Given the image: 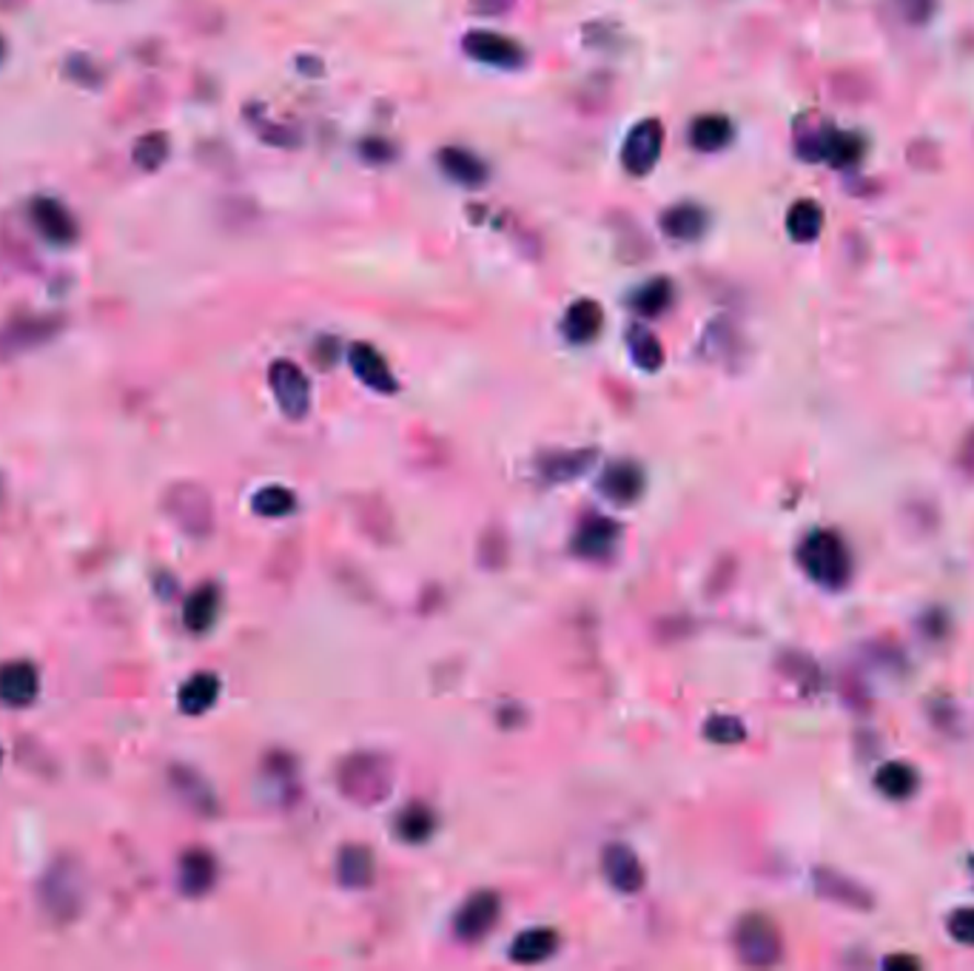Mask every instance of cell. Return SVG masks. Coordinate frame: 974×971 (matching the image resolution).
<instances>
[{"mask_svg":"<svg viewBox=\"0 0 974 971\" xmlns=\"http://www.w3.org/2000/svg\"><path fill=\"white\" fill-rule=\"evenodd\" d=\"M798 564L824 590H844L855 575L852 550L835 530H812L798 545Z\"/></svg>","mask_w":974,"mask_h":971,"instance_id":"obj_1","label":"cell"},{"mask_svg":"<svg viewBox=\"0 0 974 971\" xmlns=\"http://www.w3.org/2000/svg\"><path fill=\"white\" fill-rule=\"evenodd\" d=\"M439 165L454 183L470 185V189L482 185L484 180H488V174H491L488 165H484L473 151L456 149V146H448V149L439 151Z\"/></svg>","mask_w":974,"mask_h":971,"instance_id":"obj_23","label":"cell"},{"mask_svg":"<svg viewBox=\"0 0 974 971\" xmlns=\"http://www.w3.org/2000/svg\"><path fill=\"white\" fill-rule=\"evenodd\" d=\"M217 883V860L211 852L192 849L180 858V889L188 898H203Z\"/></svg>","mask_w":974,"mask_h":971,"instance_id":"obj_18","label":"cell"},{"mask_svg":"<svg viewBox=\"0 0 974 971\" xmlns=\"http://www.w3.org/2000/svg\"><path fill=\"white\" fill-rule=\"evenodd\" d=\"M217 695H220V678L214 673H197L185 681L177 701L185 716H203L217 704Z\"/></svg>","mask_w":974,"mask_h":971,"instance_id":"obj_28","label":"cell"},{"mask_svg":"<svg viewBox=\"0 0 974 971\" xmlns=\"http://www.w3.org/2000/svg\"><path fill=\"white\" fill-rule=\"evenodd\" d=\"M169 157V137L163 132H151V135L140 137L135 146V163L146 171H157L165 163Z\"/></svg>","mask_w":974,"mask_h":971,"instance_id":"obj_36","label":"cell"},{"mask_svg":"<svg viewBox=\"0 0 974 971\" xmlns=\"http://www.w3.org/2000/svg\"><path fill=\"white\" fill-rule=\"evenodd\" d=\"M735 951L744 963L755 966V969L776 966L783 958L781 932L764 915L741 917L735 926Z\"/></svg>","mask_w":974,"mask_h":971,"instance_id":"obj_5","label":"cell"},{"mask_svg":"<svg viewBox=\"0 0 974 971\" xmlns=\"http://www.w3.org/2000/svg\"><path fill=\"white\" fill-rule=\"evenodd\" d=\"M559 946V935L553 929H527L511 946V958L522 966H534L548 960Z\"/></svg>","mask_w":974,"mask_h":971,"instance_id":"obj_29","label":"cell"},{"mask_svg":"<svg viewBox=\"0 0 974 971\" xmlns=\"http://www.w3.org/2000/svg\"><path fill=\"white\" fill-rule=\"evenodd\" d=\"M477 14H502L513 7V0H470Z\"/></svg>","mask_w":974,"mask_h":971,"instance_id":"obj_44","label":"cell"},{"mask_svg":"<svg viewBox=\"0 0 974 971\" xmlns=\"http://www.w3.org/2000/svg\"><path fill=\"white\" fill-rule=\"evenodd\" d=\"M664 146V126L658 121H641L639 126L627 135L624 149H621V163L633 178H644L658 163Z\"/></svg>","mask_w":974,"mask_h":971,"instance_id":"obj_8","label":"cell"},{"mask_svg":"<svg viewBox=\"0 0 974 971\" xmlns=\"http://www.w3.org/2000/svg\"><path fill=\"white\" fill-rule=\"evenodd\" d=\"M669 302H673V285L669 279L655 277L648 285H641L639 292L630 297V306L641 313V317H658L662 311H667Z\"/></svg>","mask_w":974,"mask_h":971,"instance_id":"obj_33","label":"cell"},{"mask_svg":"<svg viewBox=\"0 0 974 971\" xmlns=\"http://www.w3.org/2000/svg\"><path fill=\"white\" fill-rule=\"evenodd\" d=\"M704 735L715 744H724V746H733L744 741L747 730H744V723L738 718H730V716H715L704 723Z\"/></svg>","mask_w":974,"mask_h":971,"instance_id":"obj_38","label":"cell"},{"mask_svg":"<svg viewBox=\"0 0 974 971\" xmlns=\"http://www.w3.org/2000/svg\"><path fill=\"white\" fill-rule=\"evenodd\" d=\"M707 226H710V214L696 203H681V206H673L662 214V231L678 242L701 240Z\"/></svg>","mask_w":974,"mask_h":971,"instance_id":"obj_20","label":"cell"},{"mask_svg":"<svg viewBox=\"0 0 974 971\" xmlns=\"http://www.w3.org/2000/svg\"><path fill=\"white\" fill-rule=\"evenodd\" d=\"M434 832L436 815L427 807H422V803H413V807H408L397 818V837L405 841V844H425V841H431Z\"/></svg>","mask_w":974,"mask_h":971,"instance_id":"obj_31","label":"cell"},{"mask_svg":"<svg viewBox=\"0 0 974 971\" xmlns=\"http://www.w3.org/2000/svg\"><path fill=\"white\" fill-rule=\"evenodd\" d=\"M821 228H824V208L815 199H801L787 214V231L795 242L818 240Z\"/></svg>","mask_w":974,"mask_h":971,"instance_id":"obj_30","label":"cell"},{"mask_svg":"<svg viewBox=\"0 0 974 971\" xmlns=\"http://www.w3.org/2000/svg\"><path fill=\"white\" fill-rule=\"evenodd\" d=\"M336 880L345 889H368L374 883V855L368 846H345L336 858Z\"/></svg>","mask_w":974,"mask_h":971,"instance_id":"obj_22","label":"cell"},{"mask_svg":"<svg viewBox=\"0 0 974 971\" xmlns=\"http://www.w3.org/2000/svg\"><path fill=\"white\" fill-rule=\"evenodd\" d=\"M251 507L265 518H279L288 516V513L297 507V499H294V493L288 488H277V484H274V488L260 490L254 496V502H251Z\"/></svg>","mask_w":974,"mask_h":971,"instance_id":"obj_35","label":"cell"},{"mask_svg":"<svg viewBox=\"0 0 974 971\" xmlns=\"http://www.w3.org/2000/svg\"><path fill=\"white\" fill-rule=\"evenodd\" d=\"M268 382L285 416L294 419V422L308 416V411H311V385H308L306 374L299 370V365L288 359L274 362L268 370Z\"/></svg>","mask_w":974,"mask_h":971,"instance_id":"obj_7","label":"cell"},{"mask_svg":"<svg viewBox=\"0 0 974 971\" xmlns=\"http://www.w3.org/2000/svg\"><path fill=\"white\" fill-rule=\"evenodd\" d=\"M85 898L83 869L71 858L57 860L41 880V903L55 921L66 923L78 915Z\"/></svg>","mask_w":974,"mask_h":971,"instance_id":"obj_3","label":"cell"},{"mask_svg":"<svg viewBox=\"0 0 974 971\" xmlns=\"http://www.w3.org/2000/svg\"><path fill=\"white\" fill-rule=\"evenodd\" d=\"M359 151H363V157L368 163H388V160L397 155L391 142L385 140H365L363 146H359Z\"/></svg>","mask_w":974,"mask_h":971,"instance_id":"obj_42","label":"cell"},{"mask_svg":"<svg viewBox=\"0 0 974 971\" xmlns=\"http://www.w3.org/2000/svg\"><path fill=\"white\" fill-rule=\"evenodd\" d=\"M627 345H630V356L639 365L641 370H658L664 365V351L662 342L655 340V333H650L648 328L633 325L627 331Z\"/></svg>","mask_w":974,"mask_h":971,"instance_id":"obj_32","label":"cell"},{"mask_svg":"<svg viewBox=\"0 0 974 971\" xmlns=\"http://www.w3.org/2000/svg\"><path fill=\"white\" fill-rule=\"evenodd\" d=\"M340 792L359 807L382 803L393 787V766L377 752H356L340 764L336 773Z\"/></svg>","mask_w":974,"mask_h":971,"instance_id":"obj_2","label":"cell"},{"mask_svg":"<svg viewBox=\"0 0 974 971\" xmlns=\"http://www.w3.org/2000/svg\"><path fill=\"white\" fill-rule=\"evenodd\" d=\"M875 787L890 801H906L920 789V773L912 764H904V761H892V764L878 769Z\"/></svg>","mask_w":974,"mask_h":971,"instance_id":"obj_26","label":"cell"},{"mask_svg":"<svg viewBox=\"0 0 974 971\" xmlns=\"http://www.w3.org/2000/svg\"><path fill=\"white\" fill-rule=\"evenodd\" d=\"M949 935H952L958 944L974 946V909H958V912L949 917Z\"/></svg>","mask_w":974,"mask_h":971,"instance_id":"obj_41","label":"cell"},{"mask_svg":"<svg viewBox=\"0 0 974 971\" xmlns=\"http://www.w3.org/2000/svg\"><path fill=\"white\" fill-rule=\"evenodd\" d=\"M895 9L909 26H926L938 12V0H895Z\"/></svg>","mask_w":974,"mask_h":971,"instance_id":"obj_39","label":"cell"},{"mask_svg":"<svg viewBox=\"0 0 974 971\" xmlns=\"http://www.w3.org/2000/svg\"><path fill=\"white\" fill-rule=\"evenodd\" d=\"M41 678L28 661H12L0 666V704L7 707H28L37 698Z\"/></svg>","mask_w":974,"mask_h":971,"instance_id":"obj_16","label":"cell"},{"mask_svg":"<svg viewBox=\"0 0 974 971\" xmlns=\"http://www.w3.org/2000/svg\"><path fill=\"white\" fill-rule=\"evenodd\" d=\"M781 670L787 678H792L801 687V693H815L821 687V670L810 655L801 652H787L781 659Z\"/></svg>","mask_w":974,"mask_h":971,"instance_id":"obj_34","label":"cell"},{"mask_svg":"<svg viewBox=\"0 0 974 971\" xmlns=\"http://www.w3.org/2000/svg\"><path fill=\"white\" fill-rule=\"evenodd\" d=\"M165 511L169 516L183 527L185 533L192 536H206L211 530V499L203 488L197 484H174V488L165 493Z\"/></svg>","mask_w":974,"mask_h":971,"instance_id":"obj_6","label":"cell"},{"mask_svg":"<svg viewBox=\"0 0 974 971\" xmlns=\"http://www.w3.org/2000/svg\"><path fill=\"white\" fill-rule=\"evenodd\" d=\"M0 758H3V752H0Z\"/></svg>","mask_w":974,"mask_h":971,"instance_id":"obj_47","label":"cell"},{"mask_svg":"<svg viewBox=\"0 0 974 971\" xmlns=\"http://www.w3.org/2000/svg\"><path fill=\"white\" fill-rule=\"evenodd\" d=\"M0 55H3V43H0Z\"/></svg>","mask_w":974,"mask_h":971,"instance_id":"obj_46","label":"cell"},{"mask_svg":"<svg viewBox=\"0 0 974 971\" xmlns=\"http://www.w3.org/2000/svg\"><path fill=\"white\" fill-rule=\"evenodd\" d=\"M958 465H961L963 473L972 476V479H974V431L969 433L966 439H963L961 454H958Z\"/></svg>","mask_w":974,"mask_h":971,"instance_id":"obj_43","label":"cell"},{"mask_svg":"<svg viewBox=\"0 0 974 971\" xmlns=\"http://www.w3.org/2000/svg\"><path fill=\"white\" fill-rule=\"evenodd\" d=\"M598 488H601L607 502L627 507V504L639 502L641 493H644V470L635 461H616L601 473Z\"/></svg>","mask_w":974,"mask_h":971,"instance_id":"obj_15","label":"cell"},{"mask_svg":"<svg viewBox=\"0 0 974 971\" xmlns=\"http://www.w3.org/2000/svg\"><path fill=\"white\" fill-rule=\"evenodd\" d=\"M601 869H605V878L616 892L635 894L644 889V866L635 858V852L624 844L607 846L605 855H601Z\"/></svg>","mask_w":974,"mask_h":971,"instance_id":"obj_12","label":"cell"},{"mask_svg":"<svg viewBox=\"0 0 974 971\" xmlns=\"http://www.w3.org/2000/svg\"><path fill=\"white\" fill-rule=\"evenodd\" d=\"M601 325H605V313H601V306L593 302V299H578L576 306H570L568 317H564V336L570 342H593L601 333Z\"/></svg>","mask_w":974,"mask_h":971,"instance_id":"obj_25","label":"cell"},{"mask_svg":"<svg viewBox=\"0 0 974 971\" xmlns=\"http://www.w3.org/2000/svg\"><path fill=\"white\" fill-rule=\"evenodd\" d=\"M621 539V527L605 516H591L584 518L582 527L576 530V539H573V550H576L582 559H607V556L616 550Z\"/></svg>","mask_w":974,"mask_h":971,"instance_id":"obj_14","label":"cell"},{"mask_svg":"<svg viewBox=\"0 0 974 971\" xmlns=\"http://www.w3.org/2000/svg\"><path fill=\"white\" fill-rule=\"evenodd\" d=\"M217 616H220V590L214 584H203L199 590H194L183 610L185 627L192 632H208Z\"/></svg>","mask_w":974,"mask_h":971,"instance_id":"obj_27","label":"cell"},{"mask_svg":"<svg viewBox=\"0 0 974 971\" xmlns=\"http://www.w3.org/2000/svg\"><path fill=\"white\" fill-rule=\"evenodd\" d=\"M462 49L465 55L479 60V64L499 66V69H519L527 60L525 49H522L519 43L499 35V32H484V28L468 32L462 41Z\"/></svg>","mask_w":974,"mask_h":971,"instance_id":"obj_10","label":"cell"},{"mask_svg":"<svg viewBox=\"0 0 974 971\" xmlns=\"http://www.w3.org/2000/svg\"><path fill=\"white\" fill-rule=\"evenodd\" d=\"M815 889L824 894L826 901L840 903V906L847 909H858V912H869V909L875 906V898H872L869 889L858 887L855 880L844 878L838 872H829V869H818L815 872Z\"/></svg>","mask_w":974,"mask_h":971,"instance_id":"obj_19","label":"cell"},{"mask_svg":"<svg viewBox=\"0 0 974 971\" xmlns=\"http://www.w3.org/2000/svg\"><path fill=\"white\" fill-rule=\"evenodd\" d=\"M886 969H912V971H918L920 969V960L909 958V955H895V958L886 960Z\"/></svg>","mask_w":974,"mask_h":971,"instance_id":"obj_45","label":"cell"},{"mask_svg":"<svg viewBox=\"0 0 974 971\" xmlns=\"http://www.w3.org/2000/svg\"><path fill=\"white\" fill-rule=\"evenodd\" d=\"M60 331L57 320H14L12 325L0 331V356H14L28 347L43 345Z\"/></svg>","mask_w":974,"mask_h":971,"instance_id":"obj_17","label":"cell"},{"mask_svg":"<svg viewBox=\"0 0 974 971\" xmlns=\"http://www.w3.org/2000/svg\"><path fill=\"white\" fill-rule=\"evenodd\" d=\"M867 151V140L855 132H838L833 126H818L812 132H801L798 135V155L812 163H826V165H852L858 163Z\"/></svg>","mask_w":974,"mask_h":971,"instance_id":"obj_4","label":"cell"},{"mask_svg":"<svg viewBox=\"0 0 974 971\" xmlns=\"http://www.w3.org/2000/svg\"><path fill=\"white\" fill-rule=\"evenodd\" d=\"M735 137V126L724 114H701L690 126V142L698 151H721Z\"/></svg>","mask_w":974,"mask_h":971,"instance_id":"obj_24","label":"cell"},{"mask_svg":"<svg viewBox=\"0 0 974 971\" xmlns=\"http://www.w3.org/2000/svg\"><path fill=\"white\" fill-rule=\"evenodd\" d=\"M64 69L71 80H78V83H83V85L103 83V71H100V66L83 55H71L69 60H66Z\"/></svg>","mask_w":974,"mask_h":971,"instance_id":"obj_40","label":"cell"},{"mask_svg":"<svg viewBox=\"0 0 974 971\" xmlns=\"http://www.w3.org/2000/svg\"><path fill=\"white\" fill-rule=\"evenodd\" d=\"M171 778H174V787H177V792L183 795L185 801L192 803L194 809H211L214 807L211 792H208V787L197 778V775L188 773V769H174V775H171Z\"/></svg>","mask_w":974,"mask_h":971,"instance_id":"obj_37","label":"cell"},{"mask_svg":"<svg viewBox=\"0 0 974 971\" xmlns=\"http://www.w3.org/2000/svg\"><path fill=\"white\" fill-rule=\"evenodd\" d=\"M596 465V450H555V454H545L539 459V473L548 479V482H570V479H578L587 470Z\"/></svg>","mask_w":974,"mask_h":971,"instance_id":"obj_21","label":"cell"},{"mask_svg":"<svg viewBox=\"0 0 974 971\" xmlns=\"http://www.w3.org/2000/svg\"><path fill=\"white\" fill-rule=\"evenodd\" d=\"M28 217H32V226L37 228V235L46 242H51V245H71V242L78 240V220L57 199L37 197L32 203V208H28Z\"/></svg>","mask_w":974,"mask_h":971,"instance_id":"obj_11","label":"cell"},{"mask_svg":"<svg viewBox=\"0 0 974 971\" xmlns=\"http://www.w3.org/2000/svg\"><path fill=\"white\" fill-rule=\"evenodd\" d=\"M499 915H502V898L496 892H477L465 901V906L456 915V937L465 940V944H479L482 937L491 935L493 926L499 923Z\"/></svg>","mask_w":974,"mask_h":971,"instance_id":"obj_9","label":"cell"},{"mask_svg":"<svg viewBox=\"0 0 974 971\" xmlns=\"http://www.w3.org/2000/svg\"><path fill=\"white\" fill-rule=\"evenodd\" d=\"M348 362L351 370L356 374V379L363 385H368L370 390H377V393H393V390H397V379H393L388 362H385V356L379 354L377 347L368 345V342H356V345H351Z\"/></svg>","mask_w":974,"mask_h":971,"instance_id":"obj_13","label":"cell"}]
</instances>
